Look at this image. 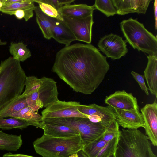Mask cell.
Listing matches in <instances>:
<instances>
[{
    "instance_id": "obj_1",
    "label": "cell",
    "mask_w": 157,
    "mask_h": 157,
    "mask_svg": "<svg viewBox=\"0 0 157 157\" xmlns=\"http://www.w3.org/2000/svg\"><path fill=\"white\" fill-rule=\"evenodd\" d=\"M106 57L90 44L76 43L56 54L52 71L73 91L90 94L98 87L109 70Z\"/></svg>"
},
{
    "instance_id": "obj_2",
    "label": "cell",
    "mask_w": 157,
    "mask_h": 157,
    "mask_svg": "<svg viewBox=\"0 0 157 157\" xmlns=\"http://www.w3.org/2000/svg\"><path fill=\"white\" fill-rule=\"evenodd\" d=\"M0 67V110L21 94L26 76L20 62L10 57Z\"/></svg>"
},
{
    "instance_id": "obj_3",
    "label": "cell",
    "mask_w": 157,
    "mask_h": 157,
    "mask_svg": "<svg viewBox=\"0 0 157 157\" xmlns=\"http://www.w3.org/2000/svg\"><path fill=\"white\" fill-rule=\"evenodd\" d=\"M36 152L43 157H68L82 150L80 135L55 137L44 134L33 143Z\"/></svg>"
},
{
    "instance_id": "obj_4",
    "label": "cell",
    "mask_w": 157,
    "mask_h": 157,
    "mask_svg": "<svg viewBox=\"0 0 157 157\" xmlns=\"http://www.w3.org/2000/svg\"><path fill=\"white\" fill-rule=\"evenodd\" d=\"M148 137L138 129L120 130L116 157H157Z\"/></svg>"
},
{
    "instance_id": "obj_5",
    "label": "cell",
    "mask_w": 157,
    "mask_h": 157,
    "mask_svg": "<svg viewBox=\"0 0 157 157\" xmlns=\"http://www.w3.org/2000/svg\"><path fill=\"white\" fill-rule=\"evenodd\" d=\"M120 28L126 41L135 49L157 56V39L143 23L132 18L123 20Z\"/></svg>"
},
{
    "instance_id": "obj_6",
    "label": "cell",
    "mask_w": 157,
    "mask_h": 157,
    "mask_svg": "<svg viewBox=\"0 0 157 157\" xmlns=\"http://www.w3.org/2000/svg\"><path fill=\"white\" fill-rule=\"evenodd\" d=\"M44 123L65 126L73 129L79 133L83 146L101 138L111 125L101 122L93 123L88 118L80 117L48 118Z\"/></svg>"
},
{
    "instance_id": "obj_7",
    "label": "cell",
    "mask_w": 157,
    "mask_h": 157,
    "mask_svg": "<svg viewBox=\"0 0 157 157\" xmlns=\"http://www.w3.org/2000/svg\"><path fill=\"white\" fill-rule=\"evenodd\" d=\"M42 78V83L39 89L25 97L28 106L36 112L38 111L36 106L37 100H40L43 104V107L45 108L58 100V92L56 82L51 78L45 77Z\"/></svg>"
},
{
    "instance_id": "obj_8",
    "label": "cell",
    "mask_w": 157,
    "mask_h": 157,
    "mask_svg": "<svg viewBox=\"0 0 157 157\" xmlns=\"http://www.w3.org/2000/svg\"><path fill=\"white\" fill-rule=\"evenodd\" d=\"M79 102L62 101L59 99L41 112L42 120L48 118L80 117L87 118V115L80 112Z\"/></svg>"
},
{
    "instance_id": "obj_9",
    "label": "cell",
    "mask_w": 157,
    "mask_h": 157,
    "mask_svg": "<svg viewBox=\"0 0 157 157\" xmlns=\"http://www.w3.org/2000/svg\"><path fill=\"white\" fill-rule=\"evenodd\" d=\"M63 21L72 32L76 40L88 44L91 42L93 15L83 18L61 16Z\"/></svg>"
},
{
    "instance_id": "obj_10",
    "label": "cell",
    "mask_w": 157,
    "mask_h": 157,
    "mask_svg": "<svg viewBox=\"0 0 157 157\" xmlns=\"http://www.w3.org/2000/svg\"><path fill=\"white\" fill-rule=\"evenodd\" d=\"M98 46L107 57L114 60L119 59L128 52L126 41L119 35L112 33L101 38Z\"/></svg>"
},
{
    "instance_id": "obj_11",
    "label": "cell",
    "mask_w": 157,
    "mask_h": 157,
    "mask_svg": "<svg viewBox=\"0 0 157 157\" xmlns=\"http://www.w3.org/2000/svg\"><path fill=\"white\" fill-rule=\"evenodd\" d=\"M146 135L152 145H157V98L151 104H147L141 109Z\"/></svg>"
},
{
    "instance_id": "obj_12",
    "label": "cell",
    "mask_w": 157,
    "mask_h": 157,
    "mask_svg": "<svg viewBox=\"0 0 157 157\" xmlns=\"http://www.w3.org/2000/svg\"><path fill=\"white\" fill-rule=\"evenodd\" d=\"M118 136L109 142L105 141L101 137L94 142L83 146L82 151L87 157H108L115 153Z\"/></svg>"
},
{
    "instance_id": "obj_13",
    "label": "cell",
    "mask_w": 157,
    "mask_h": 157,
    "mask_svg": "<svg viewBox=\"0 0 157 157\" xmlns=\"http://www.w3.org/2000/svg\"><path fill=\"white\" fill-rule=\"evenodd\" d=\"M110 107L114 113L115 121L119 126L130 129L144 128V122L139 110H124Z\"/></svg>"
},
{
    "instance_id": "obj_14",
    "label": "cell",
    "mask_w": 157,
    "mask_h": 157,
    "mask_svg": "<svg viewBox=\"0 0 157 157\" xmlns=\"http://www.w3.org/2000/svg\"><path fill=\"white\" fill-rule=\"evenodd\" d=\"M105 103L109 106L124 110L139 109L136 98L124 90L117 91L106 96Z\"/></svg>"
},
{
    "instance_id": "obj_15",
    "label": "cell",
    "mask_w": 157,
    "mask_h": 157,
    "mask_svg": "<svg viewBox=\"0 0 157 157\" xmlns=\"http://www.w3.org/2000/svg\"><path fill=\"white\" fill-rule=\"evenodd\" d=\"M151 0H112L117 14L124 15L129 13H146Z\"/></svg>"
},
{
    "instance_id": "obj_16",
    "label": "cell",
    "mask_w": 157,
    "mask_h": 157,
    "mask_svg": "<svg viewBox=\"0 0 157 157\" xmlns=\"http://www.w3.org/2000/svg\"><path fill=\"white\" fill-rule=\"evenodd\" d=\"M52 24V38L58 42L69 46L73 41L76 40L74 34L63 21L50 17Z\"/></svg>"
},
{
    "instance_id": "obj_17",
    "label": "cell",
    "mask_w": 157,
    "mask_h": 157,
    "mask_svg": "<svg viewBox=\"0 0 157 157\" xmlns=\"http://www.w3.org/2000/svg\"><path fill=\"white\" fill-rule=\"evenodd\" d=\"M78 110L81 113L86 115L98 116L105 123H111L115 120L114 113L109 106L104 107L95 104L89 105L81 104Z\"/></svg>"
},
{
    "instance_id": "obj_18",
    "label": "cell",
    "mask_w": 157,
    "mask_h": 157,
    "mask_svg": "<svg viewBox=\"0 0 157 157\" xmlns=\"http://www.w3.org/2000/svg\"><path fill=\"white\" fill-rule=\"evenodd\" d=\"M95 10L94 5L90 6L84 4H70L63 6L58 11L61 16L83 18L93 15Z\"/></svg>"
},
{
    "instance_id": "obj_19",
    "label": "cell",
    "mask_w": 157,
    "mask_h": 157,
    "mask_svg": "<svg viewBox=\"0 0 157 157\" xmlns=\"http://www.w3.org/2000/svg\"><path fill=\"white\" fill-rule=\"evenodd\" d=\"M144 75L151 93L157 97V56L148 55Z\"/></svg>"
},
{
    "instance_id": "obj_20",
    "label": "cell",
    "mask_w": 157,
    "mask_h": 157,
    "mask_svg": "<svg viewBox=\"0 0 157 157\" xmlns=\"http://www.w3.org/2000/svg\"><path fill=\"white\" fill-rule=\"evenodd\" d=\"M42 122L44 134L47 135L55 137H67L80 135L78 131L67 126Z\"/></svg>"
},
{
    "instance_id": "obj_21",
    "label": "cell",
    "mask_w": 157,
    "mask_h": 157,
    "mask_svg": "<svg viewBox=\"0 0 157 157\" xmlns=\"http://www.w3.org/2000/svg\"><path fill=\"white\" fill-rule=\"evenodd\" d=\"M22 144L21 135L8 134L0 131V150L16 151Z\"/></svg>"
},
{
    "instance_id": "obj_22",
    "label": "cell",
    "mask_w": 157,
    "mask_h": 157,
    "mask_svg": "<svg viewBox=\"0 0 157 157\" xmlns=\"http://www.w3.org/2000/svg\"><path fill=\"white\" fill-rule=\"evenodd\" d=\"M27 106L25 97L21 94L0 110V118L10 117L11 115Z\"/></svg>"
},
{
    "instance_id": "obj_23",
    "label": "cell",
    "mask_w": 157,
    "mask_h": 157,
    "mask_svg": "<svg viewBox=\"0 0 157 157\" xmlns=\"http://www.w3.org/2000/svg\"><path fill=\"white\" fill-rule=\"evenodd\" d=\"M36 22L41 31L44 37L47 39L52 38V24L50 17L47 15L41 10L39 6H35L34 9Z\"/></svg>"
},
{
    "instance_id": "obj_24",
    "label": "cell",
    "mask_w": 157,
    "mask_h": 157,
    "mask_svg": "<svg viewBox=\"0 0 157 157\" xmlns=\"http://www.w3.org/2000/svg\"><path fill=\"white\" fill-rule=\"evenodd\" d=\"M10 117L20 118L35 124L37 127L42 128V116L37 112L27 106L11 115Z\"/></svg>"
},
{
    "instance_id": "obj_25",
    "label": "cell",
    "mask_w": 157,
    "mask_h": 157,
    "mask_svg": "<svg viewBox=\"0 0 157 157\" xmlns=\"http://www.w3.org/2000/svg\"><path fill=\"white\" fill-rule=\"evenodd\" d=\"M9 51L13 58L20 62L24 61L31 56L30 50L22 42H11Z\"/></svg>"
},
{
    "instance_id": "obj_26",
    "label": "cell",
    "mask_w": 157,
    "mask_h": 157,
    "mask_svg": "<svg viewBox=\"0 0 157 157\" xmlns=\"http://www.w3.org/2000/svg\"><path fill=\"white\" fill-rule=\"evenodd\" d=\"M32 125L37 127L33 123L19 118L11 117L9 118H0V128L4 130H10L13 128L22 129Z\"/></svg>"
},
{
    "instance_id": "obj_27",
    "label": "cell",
    "mask_w": 157,
    "mask_h": 157,
    "mask_svg": "<svg viewBox=\"0 0 157 157\" xmlns=\"http://www.w3.org/2000/svg\"><path fill=\"white\" fill-rule=\"evenodd\" d=\"M94 6L95 10L100 11L107 17L117 14L112 0H96Z\"/></svg>"
},
{
    "instance_id": "obj_28",
    "label": "cell",
    "mask_w": 157,
    "mask_h": 157,
    "mask_svg": "<svg viewBox=\"0 0 157 157\" xmlns=\"http://www.w3.org/2000/svg\"><path fill=\"white\" fill-rule=\"evenodd\" d=\"M43 82L42 78H39L36 76H26L25 81V88L22 94L26 97L37 90L41 86Z\"/></svg>"
},
{
    "instance_id": "obj_29",
    "label": "cell",
    "mask_w": 157,
    "mask_h": 157,
    "mask_svg": "<svg viewBox=\"0 0 157 157\" xmlns=\"http://www.w3.org/2000/svg\"><path fill=\"white\" fill-rule=\"evenodd\" d=\"M33 0H25L22 2L3 5L0 9V11L4 13L11 15L13 12L18 9L34 8L35 6Z\"/></svg>"
},
{
    "instance_id": "obj_30",
    "label": "cell",
    "mask_w": 157,
    "mask_h": 157,
    "mask_svg": "<svg viewBox=\"0 0 157 157\" xmlns=\"http://www.w3.org/2000/svg\"><path fill=\"white\" fill-rule=\"evenodd\" d=\"M41 11L47 15L56 19L63 21V18L58 10L51 5L46 3L37 2Z\"/></svg>"
},
{
    "instance_id": "obj_31",
    "label": "cell",
    "mask_w": 157,
    "mask_h": 157,
    "mask_svg": "<svg viewBox=\"0 0 157 157\" xmlns=\"http://www.w3.org/2000/svg\"><path fill=\"white\" fill-rule=\"evenodd\" d=\"M34 9V8L18 9L13 12L10 15H14L18 20L24 18L27 21L33 16Z\"/></svg>"
},
{
    "instance_id": "obj_32",
    "label": "cell",
    "mask_w": 157,
    "mask_h": 157,
    "mask_svg": "<svg viewBox=\"0 0 157 157\" xmlns=\"http://www.w3.org/2000/svg\"><path fill=\"white\" fill-rule=\"evenodd\" d=\"M131 74L139 84L143 91H144L146 94L148 95V88L146 86L144 75H142L134 71H132Z\"/></svg>"
},
{
    "instance_id": "obj_33",
    "label": "cell",
    "mask_w": 157,
    "mask_h": 157,
    "mask_svg": "<svg viewBox=\"0 0 157 157\" xmlns=\"http://www.w3.org/2000/svg\"><path fill=\"white\" fill-rule=\"evenodd\" d=\"M2 157H34L22 154H13L8 153L4 154Z\"/></svg>"
},
{
    "instance_id": "obj_34",
    "label": "cell",
    "mask_w": 157,
    "mask_h": 157,
    "mask_svg": "<svg viewBox=\"0 0 157 157\" xmlns=\"http://www.w3.org/2000/svg\"><path fill=\"white\" fill-rule=\"evenodd\" d=\"M154 15L155 29H157V0L154 1Z\"/></svg>"
},
{
    "instance_id": "obj_35",
    "label": "cell",
    "mask_w": 157,
    "mask_h": 157,
    "mask_svg": "<svg viewBox=\"0 0 157 157\" xmlns=\"http://www.w3.org/2000/svg\"><path fill=\"white\" fill-rule=\"evenodd\" d=\"M78 157H87L82 150L78 151L77 153Z\"/></svg>"
},
{
    "instance_id": "obj_36",
    "label": "cell",
    "mask_w": 157,
    "mask_h": 157,
    "mask_svg": "<svg viewBox=\"0 0 157 157\" xmlns=\"http://www.w3.org/2000/svg\"><path fill=\"white\" fill-rule=\"evenodd\" d=\"M68 157H78V155L77 153L73 154Z\"/></svg>"
},
{
    "instance_id": "obj_37",
    "label": "cell",
    "mask_w": 157,
    "mask_h": 157,
    "mask_svg": "<svg viewBox=\"0 0 157 157\" xmlns=\"http://www.w3.org/2000/svg\"><path fill=\"white\" fill-rule=\"evenodd\" d=\"M6 43L5 42H2L1 40L0 39V45H3L6 44Z\"/></svg>"
},
{
    "instance_id": "obj_38",
    "label": "cell",
    "mask_w": 157,
    "mask_h": 157,
    "mask_svg": "<svg viewBox=\"0 0 157 157\" xmlns=\"http://www.w3.org/2000/svg\"><path fill=\"white\" fill-rule=\"evenodd\" d=\"M3 3L0 0V9H1L3 6Z\"/></svg>"
},
{
    "instance_id": "obj_39",
    "label": "cell",
    "mask_w": 157,
    "mask_h": 157,
    "mask_svg": "<svg viewBox=\"0 0 157 157\" xmlns=\"http://www.w3.org/2000/svg\"><path fill=\"white\" fill-rule=\"evenodd\" d=\"M108 157H116L115 154H112Z\"/></svg>"
},
{
    "instance_id": "obj_40",
    "label": "cell",
    "mask_w": 157,
    "mask_h": 157,
    "mask_svg": "<svg viewBox=\"0 0 157 157\" xmlns=\"http://www.w3.org/2000/svg\"><path fill=\"white\" fill-rule=\"evenodd\" d=\"M1 67H0V70H1Z\"/></svg>"
}]
</instances>
